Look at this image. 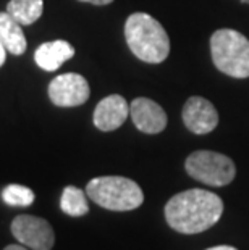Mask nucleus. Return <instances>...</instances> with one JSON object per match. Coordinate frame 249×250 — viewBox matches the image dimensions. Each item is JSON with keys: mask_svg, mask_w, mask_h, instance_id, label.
I'll return each instance as SVG.
<instances>
[{"mask_svg": "<svg viewBox=\"0 0 249 250\" xmlns=\"http://www.w3.org/2000/svg\"><path fill=\"white\" fill-rule=\"evenodd\" d=\"M183 123L194 134H207L219 125V113L204 97H189L183 107Z\"/></svg>", "mask_w": 249, "mask_h": 250, "instance_id": "6e6552de", "label": "nucleus"}, {"mask_svg": "<svg viewBox=\"0 0 249 250\" xmlns=\"http://www.w3.org/2000/svg\"><path fill=\"white\" fill-rule=\"evenodd\" d=\"M188 174L212 188L228 186L236 176V167L230 157L212 150L193 152L184 163Z\"/></svg>", "mask_w": 249, "mask_h": 250, "instance_id": "39448f33", "label": "nucleus"}, {"mask_svg": "<svg viewBox=\"0 0 249 250\" xmlns=\"http://www.w3.org/2000/svg\"><path fill=\"white\" fill-rule=\"evenodd\" d=\"M5 55H7V50H5L2 41H0V66H2L3 63H5Z\"/></svg>", "mask_w": 249, "mask_h": 250, "instance_id": "a211bd4d", "label": "nucleus"}, {"mask_svg": "<svg viewBox=\"0 0 249 250\" xmlns=\"http://www.w3.org/2000/svg\"><path fill=\"white\" fill-rule=\"evenodd\" d=\"M224 213V202L204 189H189L173 195L165 205L168 226L181 234H199L210 229Z\"/></svg>", "mask_w": 249, "mask_h": 250, "instance_id": "f257e3e1", "label": "nucleus"}, {"mask_svg": "<svg viewBox=\"0 0 249 250\" xmlns=\"http://www.w3.org/2000/svg\"><path fill=\"white\" fill-rule=\"evenodd\" d=\"M207 250H238V249L231 247V246H215V247H210Z\"/></svg>", "mask_w": 249, "mask_h": 250, "instance_id": "6ab92c4d", "label": "nucleus"}, {"mask_svg": "<svg viewBox=\"0 0 249 250\" xmlns=\"http://www.w3.org/2000/svg\"><path fill=\"white\" fill-rule=\"evenodd\" d=\"M243 3H249V0H241Z\"/></svg>", "mask_w": 249, "mask_h": 250, "instance_id": "aec40b11", "label": "nucleus"}, {"mask_svg": "<svg viewBox=\"0 0 249 250\" xmlns=\"http://www.w3.org/2000/svg\"><path fill=\"white\" fill-rule=\"evenodd\" d=\"M130 116V105L128 102L118 94H112L109 97L102 99L94 110V126L97 129L109 132L118 129Z\"/></svg>", "mask_w": 249, "mask_h": 250, "instance_id": "9d476101", "label": "nucleus"}, {"mask_svg": "<svg viewBox=\"0 0 249 250\" xmlns=\"http://www.w3.org/2000/svg\"><path fill=\"white\" fill-rule=\"evenodd\" d=\"M89 83L81 74L65 73L52 79L49 84V97L57 107H78L89 99Z\"/></svg>", "mask_w": 249, "mask_h": 250, "instance_id": "0eeeda50", "label": "nucleus"}, {"mask_svg": "<svg viewBox=\"0 0 249 250\" xmlns=\"http://www.w3.org/2000/svg\"><path fill=\"white\" fill-rule=\"evenodd\" d=\"M214 65L231 78H249V41L235 29H219L210 37Z\"/></svg>", "mask_w": 249, "mask_h": 250, "instance_id": "20e7f679", "label": "nucleus"}, {"mask_svg": "<svg viewBox=\"0 0 249 250\" xmlns=\"http://www.w3.org/2000/svg\"><path fill=\"white\" fill-rule=\"evenodd\" d=\"M0 41H2L5 50L13 55L24 54L26 47H28L21 24L10 17L8 12H0Z\"/></svg>", "mask_w": 249, "mask_h": 250, "instance_id": "f8f14e48", "label": "nucleus"}, {"mask_svg": "<svg viewBox=\"0 0 249 250\" xmlns=\"http://www.w3.org/2000/svg\"><path fill=\"white\" fill-rule=\"evenodd\" d=\"M75 55V49L67 41H52L44 42L38 47L34 54V60L39 68L45 71H55L63 63L68 62Z\"/></svg>", "mask_w": 249, "mask_h": 250, "instance_id": "9b49d317", "label": "nucleus"}, {"mask_svg": "<svg viewBox=\"0 0 249 250\" xmlns=\"http://www.w3.org/2000/svg\"><path fill=\"white\" fill-rule=\"evenodd\" d=\"M34 197L33 190L20 184H10L2 190V200L10 207H29Z\"/></svg>", "mask_w": 249, "mask_h": 250, "instance_id": "2eb2a0df", "label": "nucleus"}, {"mask_svg": "<svg viewBox=\"0 0 249 250\" xmlns=\"http://www.w3.org/2000/svg\"><path fill=\"white\" fill-rule=\"evenodd\" d=\"M125 39L130 50L146 63H162L170 52V39L158 21L147 13L130 15L125 23Z\"/></svg>", "mask_w": 249, "mask_h": 250, "instance_id": "f03ea898", "label": "nucleus"}, {"mask_svg": "<svg viewBox=\"0 0 249 250\" xmlns=\"http://www.w3.org/2000/svg\"><path fill=\"white\" fill-rule=\"evenodd\" d=\"M12 234L20 244L31 250H50L55 244V234L50 223L33 215H18L12 221Z\"/></svg>", "mask_w": 249, "mask_h": 250, "instance_id": "423d86ee", "label": "nucleus"}, {"mask_svg": "<svg viewBox=\"0 0 249 250\" xmlns=\"http://www.w3.org/2000/svg\"><path fill=\"white\" fill-rule=\"evenodd\" d=\"M44 2L42 0H10L7 12L13 20H17L21 26L34 24L42 17Z\"/></svg>", "mask_w": 249, "mask_h": 250, "instance_id": "ddd939ff", "label": "nucleus"}, {"mask_svg": "<svg viewBox=\"0 0 249 250\" xmlns=\"http://www.w3.org/2000/svg\"><path fill=\"white\" fill-rule=\"evenodd\" d=\"M130 116L137 129L146 134H158L167 127L165 110L151 99H135L130 105Z\"/></svg>", "mask_w": 249, "mask_h": 250, "instance_id": "1a4fd4ad", "label": "nucleus"}, {"mask_svg": "<svg viewBox=\"0 0 249 250\" xmlns=\"http://www.w3.org/2000/svg\"><path fill=\"white\" fill-rule=\"evenodd\" d=\"M60 208L68 216H84L89 211L86 194L79 188H75V186H67L62 192Z\"/></svg>", "mask_w": 249, "mask_h": 250, "instance_id": "4468645a", "label": "nucleus"}, {"mask_svg": "<svg viewBox=\"0 0 249 250\" xmlns=\"http://www.w3.org/2000/svg\"><path fill=\"white\" fill-rule=\"evenodd\" d=\"M3 250H31V249H28L26 246H23V244H21V246H17V244H12V246H7Z\"/></svg>", "mask_w": 249, "mask_h": 250, "instance_id": "f3484780", "label": "nucleus"}, {"mask_svg": "<svg viewBox=\"0 0 249 250\" xmlns=\"http://www.w3.org/2000/svg\"><path fill=\"white\" fill-rule=\"evenodd\" d=\"M79 2H86L92 5H109V3H112L113 0H79Z\"/></svg>", "mask_w": 249, "mask_h": 250, "instance_id": "dca6fc26", "label": "nucleus"}, {"mask_svg": "<svg viewBox=\"0 0 249 250\" xmlns=\"http://www.w3.org/2000/svg\"><path fill=\"white\" fill-rule=\"evenodd\" d=\"M86 195L94 204L112 211L136 210L144 202V194L137 183L123 176L91 179L86 186Z\"/></svg>", "mask_w": 249, "mask_h": 250, "instance_id": "7ed1b4c3", "label": "nucleus"}]
</instances>
